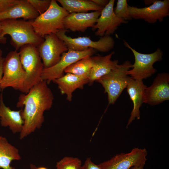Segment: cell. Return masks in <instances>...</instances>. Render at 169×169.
<instances>
[{
	"label": "cell",
	"instance_id": "obj_28",
	"mask_svg": "<svg viewBox=\"0 0 169 169\" xmlns=\"http://www.w3.org/2000/svg\"><path fill=\"white\" fill-rule=\"evenodd\" d=\"M79 169H101L99 165L94 163L90 158H87Z\"/></svg>",
	"mask_w": 169,
	"mask_h": 169
},
{
	"label": "cell",
	"instance_id": "obj_36",
	"mask_svg": "<svg viewBox=\"0 0 169 169\" xmlns=\"http://www.w3.org/2000/svg\"><path fill=\"white\" fill-rule=\"evenodd\" d=\"M13 169H15L13 167Z\"/></svg>",
	"mask_w": 169,
	"mask_h": 169
},
{
	"label": "cell",
	"instance_id": "obj_15",
	"mask_svg": "<svg viewBox=\"0 0 169 169\" xmlns=\"http://www.w3.org/2000/svg\"><path fill=\"white\" fill-rule=\"evenodd\" d=\"M100 11L87 13H69L63 20L65 29L72 32H84L89 28H92L101 14Z\"/></svg>",
	"mask_w": 169,
	"mask_h": 169
},
{
	"label": "cell",
	"instance_id": "obj_1",
	"mask_svg": "<svg viewBox=\"0 0 169 169\" xmlns=\"http://www.w3.org/2000/svg\"><path fill=\"white\" fill-rule=\"evenodd\" d=\"M53 100L51 90L47 82L43 80L32 87L28 93L20 95L17 106H24L21 112L24 124L20 133L21 139L41 127L44 120V112L51 108Z\"/></svg>",
	"mask_w": 169,
	"mask_h": 169
},
{
	"label": "cell",
	"instance_id": "obj_25",
	"mask_svg": "<svg viewBox=\"0 0 169 169\" xmlns=\"http://www.w3.org/2000/svg\"><path fill=\"white\" fill-rule=\"evenodd\" d=\"M128 5L126 0H118L116 7L114 9L115 15L119 18L124 21L132 19L128 11Z\"/></svg>",
	"mask_w": 169,
	"mask_h": 169
},
{
	"label": "cell",
	"instance_id": "obj_24",
	"mask_svg": "<svg viewBox=\"0 0 169 169\" xmlns=\"http://www.w3.org/2000/svg\"><path fill=\"white\" fill-rule=\"evenodd\" d=\"M81 160L77 157L65 156L56 163V169H79Z\"/></svg>",
	"mask_w": 169,
	"mask_h": 169
},
{
	"label": "cell",
	"instance_id": "obj_33",
	"mask_svg": "<svg viewBox=\"0 0 169 169\" xmlns=\"http://www.w3.org/2000/svg\"><path fill=\"white\" fill-rule=\"evenodd\" d=\"M155 0H145L144 2L146 4H152Z\"/></svg>",
	"mask_w": 169,
	"mask_h": 169
},
{
	"label": "cell",
	"instance_id": "obj_32",
	"mask_svg": "<svg viewBox=\"0 0 169 169\" xmlns=\"http://www.w3.org/2000/svg\"><path fill=\"white\" fill-rule=\"evenodd\" d=\"M31 169H48L44 167H36L35 166L33 165H31Z\"/></svg>",
	"mask_w": 169,
	"mask_h": 169
},
{
	"label": "cell",
	"instance_id": "obj_12",
	"mask_svg": "<svg viewBox=\"0 0 169 169\" xmlns=\"http://www.w3.org/2000/svg\"><path fill=\"white\" fill-rule=\"evenodd\" d=\"M128 11L132 19H143L150 23L158 20L162 22L169 16V0H155L151 5L142 8L128 6Z\"/></svg>",
	"mask_w": 169,
	"mask_h": 169
},
{
	"label": "cell",
	"instance_id": "obj_6",
	"mask_svg": "<svg viewBox=\"0 0 169 169\" xmlns=\"http://www.w3.org/2000/svg\"><path fill=\"white\" fill-rule=\"evenodd\" d=\"M3 74L0 82L2 90L11 87L22 92L26 74L21 63L19 52H10L3 63Z\"/></svg>",
	"mask_w": 169,
	"mask_h": 169
},
{
	"label": "cell",
	"instance_id": "obj_18",
	"mask_svg": "<svg viewBox=\"0 0 169 169\" xmlns=\"http://www.w3.org/2000/svg\"><path fill=\"white\" fill-rule=\"evenodd\" d=\"M39 15L27 0H20L18 3L0 12V22L20 18L25 20H33Z\"/></svg>",
	"mask_w": 169,
	"mask_h": 169
},
{
	"label": "cell",
	"instance_id": "obj_3",
	"mask_svg": "<svg viewBox=\"0 0 169 169\" xmlns=\"http://www.w3.org/2000/svg\"><path fill=\"white\" fill-rule=\"evenodd\" d=\"M69 13L58 4L56 0H51L47 10L33 20L32 25L34 30L43 38L47 35L56 34L64 29L63 20Z\"/></svg>",
	"mask_w": 169,
	"mask_h": 169
},
{
	"label": "cell",
	"instance_id": "obj_31",
	"mask_svg": "<svg viewBox=\"0 0 169 169\" xmlns=\"http://www.w3.org/2000/svg\"><path fill=\"white\" fill-rule=\"evenodd\" d=\"M144 166H134L131 167L130 169H144Z\"/></svg>",
	"mask_w": 169,
	"mask_h": 169
},
{
	"label": "cell",
	"instance_id": "obj_21",
	"mask_svg": "<svg viewBox=\"0 0 169 169\" xmlns=\"http://www.w3.org/2000/svg\"><path fill=\"white\" fill-rule=\"evenodd\" d=\"M21 157L18 150L9 143L7 139L0 136V168L13 169L10 166L13 160H18Z\"/></svg>",
	"mask_w": 169,
	"mask_h": 169
},
{
	"label": "cell",
	"instance_id": "obj_29",
	"mask_svg": "<svg viewBox=\"0 0 169 169\" xmlns=\"http://www.w3.org/2000/svg\"><path fill=\"white\" fill-rule=\"evenodd\" d=\"M97 5L104 8L109 3L108 0H91Z\"/></svg>",
	"mask_w": 169,
	"mask_h": 169
},
{
	"label": "cell",
	"instance_id": "obj_14",
	"mask_svg": "<svg viewBox=\"0 0 169 169\" xmlns=\"http://www.w3.org/2000/svg\"><path fill=\"white\" fill-rule=\"evenodd\" d=\"M169 100V74L165 72L158 74L152 84L145 89L143 103L155 105Z\"/></svg>",
	"mask_w": 169,
	"mask_h": 169
},
{
	"label": "cell",
	"instance_id": "obj_20",
	"mask_svg": "<svg viewBox=\"0 0 169 169\" xmlns=\"http://www.w3.org/2000/svg\"><path fill=\"white\" fill-rule=\"evenodd\" d=\"M53 82L58 85L61 94L66 95L67 100L71 101L74 91L78 89H83L84 85L88 83L89 80L71 73H67Z\"/></svg>",
	"mask_w": 169,
	"mask_h": 169
},
{
	"label": "cell",
	"instance_id": "obj_10",
	"mask_svg": "<svg viewBox=\"0 0 169 169\" xmlns=\"http://www.w3.org/2000/svg\"><path fill=\"white\" fill-rule=\"evenodd\" d=\"M44 40L37 48L43 64L47 68L56 64L60 60L62 54L68 49L65 43L56 34L46 35Z\"/></svg>",
	"mask_w": 169,
	"mask_h": 169
},
{
	"label": "cell",
	"instance_id": "obj_7",
	"mask_svg": "<svg viewBox=\"0 0 169 169\" xmlns=\"http://www.w3.org/2000/svg\"><path fill=\"white\" fill-rule=\"evenodd\" d=\"M125 46L130 49L135 58V62L132 64L131 69L127 72L132 79L142 80L151 76L156 72L153 65L156 62L162 59L163 53L158 48L154 52L149 54L140 53L132 48L124 40Z\"/></svg>",
	"mask_w": 169,
	"mask_h": 169
},
{
	"label": "cell",
	"instance_id": "obj_16",
	"mask_svg": "<svg viewBox=\"0 0 169 169\" xmlns=\"http://www.w3.org/2000/svg\"><path fill=\"white\" fill-rule=\"evenodd\" d=\"M146 87L143 80L132 79L126 86L127 92L133 104V109L127 124V127L135 119H140V108L143 103L144 91Z\"/></svg>",
	"mask_w": 169,
	"mask_h": 169
},
{
	"label": "cell",
	"instance_id": "obj_19",
	"mask_svg": "<svg viewBox=\"0 0 169 169\" xmlns=\"http://www.w3.org/2000/svg\"><path fill=\"white\" fill-rule=\"evenodd\" d=\"M22 110L14 111L4 104L3 93L0 95V123L1 126H9L12 132L15 133L21 132L24 124L21 112Z\"/></svg>",
	"mask_w": 169,
	"mask_h": 169
},
{
	"label": "cell",
	"instance_id": "obj_2",
	"mask_svg": "<svg viewBox=\"0 0 169 169\" xmlns=\"http://www.w3.org/2000/svg\"><path fill=\"white\" fill-rule=\"evenodd\" d=\"M33 20L8 19L0 22L2 27L0 38L2 43L6 42V35L11 37V44L15 49L19 50L25 45L30 44L38 47L44 40L34 31L32 23Z\"/></svg>",
	"mask_w": 169,
	"mask_h": 169
},
{
	"label": "cell",
	"instance_id": "obj_8",
	"mask_svg": "<svg viewBox=\"0 0 169 169\" xmlns=\"http://www.w3.org/2000/svg\"><path fill=\"white\" fill-rule=\"evenodd\" d=\"M68 31L64 29L59 31L56 34L65 43L68 49L81 51L92 48L105 53L112 49L115 44L114 39L110 36H104L98 40L94 41L88 37L71 38L66 35V33Z\"/></svg>",
	"mask_w": 169,
	"mask_h": 169
},
{
	"label": "cell",
	"instance_id": "obj_11",
	"mask_svg": "<svg viewBox=\"0 0 169 169\" xmlns=\"http://www.w3.org/2000/svg\"><path fill=\"white\" fill-rule=\"evenodd\" d=\"M147 155L145 148H135L129 152L117 154L98 165L101 169H130L134 166H145Z\"/></svg>",
	"mask_w": 169,
	"mask_h": 169
},
{
	"label": "cell",
	"instance_id": "obj_5",
	"mask_svg": "<svg viewBox=\"0 0 169 169\" xmlns=\"http://www.w3.org/2000/svg\"><path fill=\"white\" fill-rule=\"evenodd\" d=\"M132 65L130 61H125L96 81L102 85L107 94L109 104L115 103L132 79L127 74Z\"/></svg>",
	"mask_w": 169,
	"mask_h": 169
},
{
	"label": "cell",
	"instance_id": "obj_35",
	"mask_svg": "<svg viewBox=\"0 0 169 169\" xmlns=\"http://www.w3.org/2000/svg\"><path fill=\"white\" fill-rule=\"evenodd\" d=\"M2 51L0 48V59L2 58Z\"/></svg>",
	"mask_w": 169,
	"mask_h": 169
},
{
	"label": "cell",
	"instance_id": "obj_17",
	"mask_svg": "<svg viewBox=\"0 0 169 169\" xmlns=\"http://www.w3.org/2000/svg\"><path fill=\"white\" fill-rule=\"evenodd\" d=\"M114 53V52H112L105 56L91 57L93 65L89 78L90 85L92 84L95 81L109 73L119 64L118 60H111Z\"/></svg>",
	"mask_w": 169,
	"mask_h": 169
},
{
	"label": "cell",
	"instance_id": "obj_22",
	"mask_svg": "<svg viewBox=\"0 0 169 169\" xmlns=\"http://www.w3.org/2000/svg\"><path fill=\"white\" fill-rule=\"evenodd\" d=\"M57 1L69 13H87L89 11H101L104 8L91 0H58Z\"/></svg>",
	"mask_w": 169,
	"mask_h": 169
},
{
	"label": "cell",
	"instance_id": "obj_4",
	"mask_svg": "<svg viewBox=\"0 0 169 169\" xmlns=\"http://www.w3.org/2000/svg\"><path fill=\"white\" fill-rule=\"evenodd\" d=\"M19 53L21 63L26 74L22 92L27 94L32 87L42 80L44 67L36 46L25 45L20 48Z\"/></svg>",
	"mask_w": 169,
	"mask_h": 169
},
{
	"label": "cell",
	"instance_id": "obj_26",
	"mask_svg": "<svg viewBox=\"0 0 169 169\" xmlns=\"http://www.w3.org/2000/svg\"><path fill=\"white\" fill-rule=\"evenodd\" d=\"M39 15L45 12L50 5L51 0H27Z\"/></svg>",
	"mask_w": 169,
	"mask_h": 169
},
{
	"label": "cell",
	"instance_id": "obj_9",
	"mask_svg": "<svg viewBox=\"0 0 169 169\" xmlns=\"http://www.w3.org/2000/svg\"><path fill=\"white\" fill-rule=\"evenodd\" d=\"M95 51L92 48L81 51L68 49L62 54L60 60L56 64L44 69L42 80L45 81L48 84H49L52 81L62 76L64 70L70 65L83 58L91 56Z\"/></svg>",
	"mask_w": 169,
	"mask_h": 169
},
{
	"label": "cell",
	"instance_id": "obj_34",
	"mask_svg": "<svg viewBox=\"0 0 169 169\" xmlns=\"http://www.w3.org/2000/svg\"><path fill=\"white\" fill-rule=\"evenodd\" d=\"M2 27L1 24L0 23V43H2V40L0 38V36L2 33Z\"/></svg>",
	"mask_w": 169,
	"mask_h": 169
},
{
	"label": "cell",
	"instance_id": "obj_13",
	"mask_svg": "<svg viewBox=\"0 0 169 169\" xmlns=\"http://www.w3.org/2000/svg\"><path fill=\"white\" fill-rule=\"evenodd\" d=\"M115 0H110L101 11L100 15L94 27L93 30H96L95 34L100 37L113 34L122 23H128L118 18L114 12Z\"/></svg>",
	"mask_w": 169,
	"mask_h": 169
},
{
	"label": "cell",
	"instance_id": "obj_27",
	"mask_svg": "<svg viewBox=\"0 0 169 169\" xmlns=\"http://www.w3.org/2000/svg\"><path fill=\"white\" fill-rule=\"evenodd\" d=\"M20 0H0V12L18 3Z\"/></svg>",
	"mask_w": 169,
	"mask_h": 169
},
{
	"label": "cell",
	"instance_id": "obj_30",
	"mask_svg": "<svg viewBox=\"0 0 169 169\" xmlns=\"http://www.w3.org/2000/svg\"><path fill=\"white\" fill-rule=\"evenodd\" d=\"M4 58H2L0 59V91L2 90L0 86V82L3 76V63Z\"/></svg>",
	"mask_w": 169,
	"mask_h": 169
},
{
	"label": "cell",
	"instance_id": "obj_23",
	"mask_svg": "<svg viewBox=\"0 0 169 169\" xmlns=\"http://www.w3.org/2000/svg\"><path fill=\"white\" fill-rule=\"evenodd\" d=\"M92 65V57H88L72 64L64 70V72L71 73L83 79L89 80Z\"/></svg>",
	"mask_w": 169,
	"mask_h": 169
}]
</instances>
